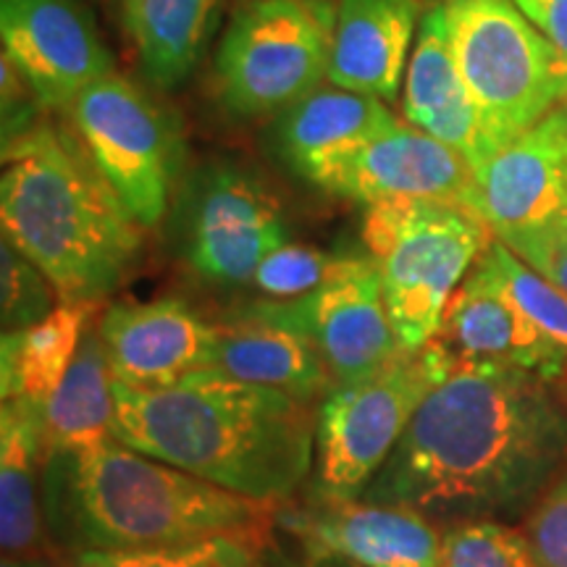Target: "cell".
I'll return each instance as SVG.
<instances>
[{
	"instance_id": "29",
	"label": "cell",
	"mask_w": 567,
	"mask_h": 567,
	"mask_svg": "<svg viewBox=\"0 0 567 567\" xmlns=\"http://www.w3.org/2000/svg\"><path fill=\"white\" fill-rule=\"evenodd\" d=\"M0 268H3V334L6 331H21L45 321L59 308L61 297L48 276L27 258L19 247L3 239L0 247Z\"/></svg>"
},
{
	"instance_id": "17",
	"label": "cell",
	"mask_w": 567,
	"mask_h": 567,
	"mask_svg": "<svg viewBox=\"0 0 567 567\" xmlns=\"http://www.w3.org/2000/svg\"><path fill=\"white\" fill-rule=\"evenodd\" d=\"M436 339L463 363L515 368L551 384L567 379L559 354L496 281L484 258L452 295Z\"/></svg>"
},
{
	"instance_id": "23",
	"label": "cell",
	"mask_w": 567,
	"mask_h": 567,
	"mask_svg": "<svg viewBox=\"0 0 567 567\" xmlns=\"http://www.w3.org/2000/svg\"><path fill=\"white\" fill-rule=\"evenodd\" d=\"M122 21L147 82L174 90L216 32L218 0H122Z\"/></svg>"
},
{
	"instance_id": "34",
	"label": "cell",
	"mask_w": 567,
	"mask_h": 567,
	"mask_svg": "<svg viewBox=\"0 0 567 567\" xmlns=\"http://www.w3.org/2000/svg\"><path fill=\"white\" fill-rule=\"evenodd\" d=\"M567 63V0H513Z\"/></svg>"
},
{
	"instance_id": "28",
	"label": "cell",
	"mask_w": 567,
	"mask_h": 567,
	"mask_svg": "<svg viewBox=\"0 0 567 567\" xmlns=\"http://www.w3.org/2000/svg\"><path fill=\"white\" fill-rule=\"evenodd\" d=\"M436 567H538V563L526 534L502 520H471L442 534Z\"/></svg>"
},
{
	"instance_id": "21",
	"label": "cell",
	"mask_w": 567,
	"mask_h": 567,
	"mask_svg": "<svg viewBox=\"0 0 567 567\" xmlns=\"http://www.w3.org/2000/svg\"><path fill=\"white\" fill-rule=\"evenodd\" d=\"M400 126L384 101L342 87H318L274 118L268 142L287 168L308 176L318 163Z\"/></svg>"
},
{
	"instance_id": "26",
	"label": "cell",
	"mask_w": 567,
	"mask_h": 567,
	"mask_svg": "<svg viewBox=\"0 0 567 567\" xmlns=\"http://www.w3.org/2000/svg\"><path fill=\"white\" fill-rule=\"evenodd\" d=\"M264 534H221L151 551H80L63 567H260Z\"/></svg>"
},
{
	"instance_id": "1",
	"label": "cell",
	"mask_w": 567,
	"mask_h": 567,
	"mask_svg": "<svg viewBox=\"0 0 567 567\" xmlns=\"http://www.w3.org/2000/svg\"><path fill=\"white\" fill-rule=\"evenodd\" d=\"M567 467V402L551 381L463 363L417 408L363 499L431 523L523 515Z\"/></svg>"
},
{
	"instance_id": "22",
	"label": "cell",
	"mask_w": 567,
	"mask_h": 567,
	"mask_svg": "<svg viewBox=\"0 0 567 567\" xmlns=\"http://www.w3.org/2000/svg\"><path fill=\"white\" fill-rule=\"evenodd\" d=\"M45 405L3 400L0 408V544L6 557L42 551Z\"/></svg>"
},
{
	"instance_id": "32",
	"label": "cell",
	"mask_w": 567,
	"mask_h": 567,
	"mask_svg": "<svg viewBox=\"0 0 567 567\" xmlns=\"http://www.w3.org/2000/svg\"><path fill=\"white\" fill-rule=\"evenodd\" d=\"M499 243L567 295V216Z\"/></svg>"
},
{
	"instance_id": "14",
	"label": "cell",
	"mask_w": 567,
	"mask_h": 567,
	"mask_svg": "<svg viewBox=\"0 0 567 567\" xmlns=\"http://www.w3.org/2000/svg\"><path fill=\"white\" fill-rule=\"evenodd\" d=\"M284 526L318 559L358 567H436L442 534L429 517L368 499H323L284 515Z\"/></svg>"
},
{
	"instance_id": "27",
	"label": "cell",
	"mask_w": 567,
	"mask_h": 567,
	"mask_svg": "<svg viewBox=\"0 0 567 567\" xmlns=\"http://www.w3.org/2000/svg\"><path fill=\"white\" fill-rule=\"evenodd\" d=\"M481 258H484L488 271L496 276V281L505 287V292L520 305L523 313L536 323V329L551 344V350L559 354L567 373V295L528 264H523L496 237Z\"/></svg>"
},
{
	"instance_id": "36",
	"label": "cell",
	"mask_w": 567,
	"mask_h": 567,
	"mask_svg": "<svg viewBox=\"0 0 567 567\" xmlns=\"http://www.w3.org/2000/svg\"><path fill=\"white\" fill-rule=\"evenodd\" d=\"M549 118L557 124V130L567 137V95H565V101L559 103L555 111H549Z\"/></svg>"
},
{
	"instance_id": "11",
	"label": "cell",
	"mask_w": 567,
	"mask_h": 567,
	"mask_svg": "<svg viewBox=\"0 0 567 567\" xmlns=\"http://www.w3.org/2000/svg\"><path fill=\"white\" fill-rule=\"evenodd\" d=\"M323 193L360 205L434 200L473 210L476 172L457 151L417 126L368 140L352 151L331 155L305 176Z\"/></svg>"
},
{
	"instance_id": "5",
	"label": "cell",
	"mask_w": 567,
	"mask_h": 567,
	"mask_svg": "<svg viewBox=\"0 0 567 567\" xmlns=\"http://www.w3.org/2000/svg\"><path fill=\"white\" fill-rule=\"evenodd\" d=\"M363 243L379 268L400 347L415 352L439 337L446 305L494 234L465 205L410 200L368 205Z\"/></svg>"
},
{
	"instance_id": "31",
	"label": "cell",
	"mask_w": 567,
	"mask_h": 567,
	"mask_svg": "<svg viewBox=\"0 0 567 567\" xmlns=\"http://www.w3.org/2000/svg\"><path fill=\"white\" fill-rule=\"evenodd\" d=\"M523 534L538 567H567V467L530 509Z\"/></svg>"
},
{
	"instance_id": "4",
	"label": "cell",
	"mask_w": 567,
	"mask_h": 567,
	"mask_svg": "<svg viewBox=\"0 0 567 567\" xmlns=\"http://www.w3.org/2000/svg\"><path fill=\"white\" fill-rule=\"evenodd\" d=\"M3 239L53 284L61 302L101 305L137 271L145 234L76 134L40 124L3 147Z\"/></svg>"
},
{
	"instance_id": "24",
	"label": "cell",
	"mask_w": 567,
	"mask_h": 567,
	"mask_svg": "<svg viewBox=\"0 0 567 567\" xmlns=\"http://www.w3.org/2000/svg\"><path fill=\"white\" fill-rule=\"evenodd\" d=\"M97 305L59 302L45 321L6 331L0 342V394L3 400H34L48 405L55 386L74 363Z\"/></svg>"
},
{
	"instance_id": "3",
	"label": "cell",
	"mask_w": 567,
	"mask_h": 567,
	"mask_svg": "<svg viewBox=\"0 0 567 567\" xmlns=\"http://www.w3.org/2000/svg\"><path fill=\"white\" fill-rule=\"evenodd\" d=\"M42 517L69 555L151 551L221 534H264L271 505L224 492L111 436L45 452Z\"/></svg>"
},
{
	"instance_id": "8",
	"label": "cell",
	"mask_w": 567,
	"mask_h": 567,
	"mask_svg": "<svg viewBox=\"0 0 567 567\" xmlns=\"http://www.w3.org/2000/svg\"><path fill=\"white\" fill-rule=\"evenodd\" d=\"M334 17L313 0H250L216 53V90L234 116H279L329 76Z\"/></svg>"
},
{
	"instance_id": "25",
	"label": "cell",
	"mask_w": 567,
	"mask_h": 567,
	"mask_svg": "<svg viewBox=\"0 0 567 567\" xmlns=\"http://www.w3.org/2000/svg\"><path fill=\"white\" fill-rule=\"evenodd\" d=\"M116 423L113 373L97 329H87L74 363L45 405V452L105 442Z\"/></svg>"
},
{
	"instance_id": "10",
	"label": "cell",
	"mask_w": 567,
	"mask_h": 567,
	"mask_svg": "<svg viewBox=\"0 0 567 567\" xmlns=\"http://www.w3.org/2000/svg\"><path fill=\"white\" fill-rule=\"evenodd\" d=\"M179 252L205 281L250 284L274 250L292 243L281 205L252 172L216 161L197 168L179 197Z\"/></svg>"
},
{
	"instance_id": "9",
	"label": "cell",
	"mask_w": 567,
	"mask_h": 567,
	"mask_svg": "<svg viewBox=\"0 0 567 567\" xmlns=\"http://www.w3.org/2000/svg\"><path fill=\"white\" fill-rule=\"evenodd\" d=\"M74 134L132 216L151 229L166 216L179 179V122L118 71L90 84L66 109Z\"/></svg>"
},
{
	"instance_id": "6",
	"label": "cell",
	"mask_w": 567,
	"mask_h": 567,
	"mask_svg": "<svg viewBox=\"0 0 567 567\" xmlns=\"http://www.w3.org/2000/svg\"><path fill=\"white\" fill-rule=\"evenodd\" d=\"M452 51L494 153L567 95V63L513 0H442Z\"/></svg>"
},
{
	"instance_id": "13",
	"label": "cell",
	"mask_w": 567,
	"mask_h": 567,
	"mask_svg": "<svg viewBox=\"0 0 567 567\" xmlns=\"http://www.w3.org/2000/svg\"><path fill=\"white\" fill-rule=\"evenodd\" d=\"M3 55L24 76L42 109L66 111L113 59L82 0H0Z\"/></svg>"
},
{
	"instance_id": "12",
	"label": "cell",
	"mask_w": 567,
	"mask_h": 567,
	"mask_svg": "<svg viewBox=\"0 0 567 567\" xmlns=\"http://www.w3.org/2000/svg\"><path fill=\"white\" fill-rule=\"evenodd\" d=\"M281 308L313 339L334 386L379 373L402 352L371 255H342L321 287Z\"/></svg>"
},
{
	"instance_id": "7",
	"label": "cell",
	"mask_w": 567,
	"mask_h": 567,
	"mask_svg": "<svg viewBox=\"0 0 567 567\" xmlns=\"http://www.w3.org/2000/svg\"><path fill=\"white\" fill-rule=\"evenodd\" d=\"M457 358L439 339L402 350L379 373L334 386L316 423L313 496L360 499L386 465L423 400L455 368Z\"/></svg>"
},
{
	"instance_id": "37",
	"label": "cell",
	"mask_w": 567,
	"mask_h": 567,
	"mask_svg": "<svg viewBox=\"0 0 567 567\" xmlns=\"http://www.w3.org/2000/svg\"><path fill=\"white\" fill-rule=\"evenodd\" d=\"M563 384H567V381H563Z\"/></svg>"
},
{
	"instance_id": "16",
	"label": "cell",
	"mask_w": 567,
	"mask_h": 567,
	"mask_svg": "<svg viewBox=\"0 0 567 567\" xmlns=\"http://www.w3.org/2000/svg\"><path fill=\"white\" fill-rule=\"evenodd\" d=\"M473 210L496 239L567 216V137L549 113L478 168Z\"/></svg>"
},
{
	"instance_id": "19",
	"label": "cell",
	"mask_w": 567,
	"mask_h": 567,
	"mask_svg": "<svg viewBox=\"0 0 567 567\" xmlns=\"http://www.w3.org/2000/svg\"><path fill=\"white\" fill-rule=\"evenodd\" d=\"M402 109L410 126H417L457 151L471 163L473 172H478L494 155L476 103L460 76L442 0L421 17Z\"/></svg>"
},
{
	"instance_id": "2",
	"label": "cell",
	"mask_w": 567,
	"mask_h": 567,
	"mask_svg": "<svg viewBox=\"0 0 567 567\" xmlns=\"http://www.w3.org/2000/svg\"><path fill=\"white\" fill-rule=\"evenodd\" d=\"M113 436L224 492L284 505L316 463L318 415L308 402L216 368L163 389L113 379Z\"/></svg>"
},
{
	"instance_id": "35",
	"label": "cell",
	"mask_w": 567,
	"mask_h": 567,
	"mask_svg": "<svg viewBox=\"0 0 567 567\" xmlns=\"http://www.w3.org/2000/svg\"><path fill=\"white\" fill-rule=\"evenodd\" d=\"M3 567H53L42 555L27 557H3Z\"/></svg>"
},
{
	"instance_id": "30",
	"label": "cell",
	"mask_w": 567,
	"mask_h": 567,
	"mask_svg": "<svg viewBox=\"0 0 567 567\" xmlns=\"http://www.w3.org/2000/svg\"><path fill=\"white\" fill-rule=\"evenodd\" d=\"M342 255H331L308 245L287 243L255 268L252 287L276 302L300 300L334 274Z\"/></svg>"
},
{
	"instance_id": "33",
	"label": "cell",
	"mask_w": 567,
	"mask_h": 567,
	"mask_svg": "<svg viewBox=\"0 0 567 567\" xmlns=\"http://www.w3.org/2000/svg\"><path fill=\"white\" fill-rule=\"evenodd\" d=\"M38 95L3 55V147L38 130Z\"/></svg>"
},
{
	"instance_id": "20",
	"label": "cell",
	"mask_w": 567,
	"mask_h": 567,
	"mask_svg": "<svg viewBox=\"0 0 567 567\" xmlns=\"http://www.w3.org/2000/svg\"><path fill=\"white\" fill-rule=\"evenodd\" d=\"M417 19L421 0H339L326 80L394 101Z\"/></svg>"
},
{
	"instance_id": "15",
	"label": "cell",
	"mask_w": 567,
	"mask_h": 567,
	"mask_svg": "<svg viewBox=\"0 0 567 567\" xmlns=\"http://www.w3.org/2000/svg\"><path fill=\"white\" fill-rule=\"evenodd\" d=\"M97 334L113 379L134 389L172 386L213 365L216 326L174 297L111 305Z\"/></svg>"
},
{
	"instance_id": "18",
	"label": "cell",
	"mask_w": 567,
	"mask_h": 567,
	"mask_svg": "<svg viewBox=\"0 0 567 567\" xmlns=\"http://www.w3.org/2000/svg\"><path fill=\"white\" fill-rule=\"evenodd\" d=\"M216 371L255 386H268L313 405L334 389L321 352L281 302L243 305L216 323L213 365Z\"/></svg>"
}]
</instances>
